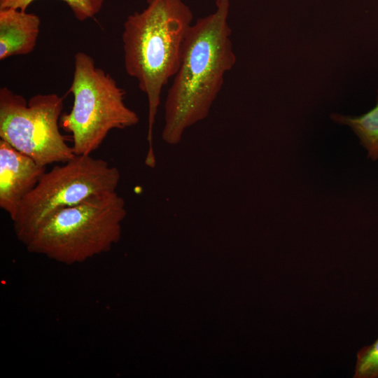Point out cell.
<instances>
[{
  "mask_svg": "<svg viewBox=\"0 0 378 378\" xmlns=\"http://www.w3.org/2000/svg\"><path fill=\"white\" fill-rule=\"evenodd\" d=\"M230 1L216 0L215 11L197 19L188 32L164 105L162 138L168 144H178L186 129L208 116L225 74L236 62Z\"/></svg>",
  "mask_w": 378,
  "mask_h": 378,
  "instance_id": "cell-1",
  "label": "cell"
},
{
  "mask_svg": "<svg viewBox=\"0 0 378 378\" xmlns=\"http://www.w3.org/2000/svg\"><path fill=\"white\" fill-rule=\"evenodd\" d=\"M192 13L183 0H147L141 12L130 15L122 41L126 73L137 80L148 104L145 164L155 166L153 129L162 89L176 74Z\"/></svg>",
  "mask_w": 378,
  "mask_h": 378,
  "instance_id": "cell-2",
  "label": "cell"
},
{
  "mask_svg": "<svg viewBox=\"0 0 378 378\" xmlns=\"http://www.w3.org/2000/svg\"><path fill=\"white\" fill-rule=\"evenodd\" d=\"M126 214L117 192L94 196L52 214L24 244L29 252L59 263H82L119 241Z\"/></svg>",
  "mask_w": 378,
  "mask_h": 378,
  "instance_id": "cell-3",
  "label": "cell"
},
{
  "mask_svg": "<svg viewBox=\"0 0 378 378\" xmlns=\"http://www.w3.org/2000/svg\"><path fill=\"white\" fill-rule=\"evenodd\" d=\"M69 91L74 97L73 106L69 113L61 115L59 125L71 134L75 155H91L110 131L139 122L137 113L125 103V91L84 52L75 54Z\"/></svg>",
  "mask_w": 378,
  "mask_h": 378,
  "instance_id": "cell-4",
  "label": "cell"
},
{
  "mask_svg": "<svg viewBox=\"0 0 378 378\" xmlns=\"http://www.w3.org/2000/svg\"><path fill=\"white\" fill-rule=\"evenodd\" d=\"M120 180L117 167L91 155H75L55 165L22 200L13 221L18 239L24 244L45 220L62 209L116 192Z\"/></svg>",
  "mask_w": 378,
  "mask_h": 378,
  "instance_id": "cell-5",
  "label": "cell"
},
{
  "mask_svg": "<svg viewBox=\"0 0 378 378\" xmlns=\"http://www.w3.org/2000/svg\"><path fill=\"white\" fill-rule=\"evenodd\" d=\"M63 99L37 94L27 101L7 87L0 89V139L41 166L64 163L75 156L59 131Z\"/></svg>",
  "mask_w": 378,
  "mask_h": 378,
  "instance_id": "cell-6",
  "label": "cell"
},
{
  "mask_svg": "<svg viewBox=\"0 0 378 378\" xmlns=\"http://www.w3.org/2000/svg\"><path fill=\"white\" fill-rule=\"evenodd\" d=\"M46 168L0 139V208L12 221L24 198L46 172Z\"/></svg>",
  "mask_w": 378,
  "mask_h": 378,
  "instance_id": "cell-7",
  "label": "cell"
},
{
  "mask_svg": "<svg viewBox=\"0 0 378 378\" xmlns=\"http://www.w3.org/2000/svg\"><path fill=\"white\" fill-rule=\"evenodd\" d=\"M40 18L14 8L0 9V59L31 52L37 43Z\"/></svg>",
  "mask_w": 378,
  "mask_h": 378,
  "instance_id": "cell-8",
  "label": "cell"
},
{
  "mask_svg": "<svg viewBox=\"0 0 378 378\" xmlns=\"http://www.w3.org/2000/svg\"><path fill=\"white\" fill-rule=\"evenodd\" d=\"M331 118L337 122L350 126L368 150V158L372 160L378 159V91L377 104L368 113L358 117L332 114Z\"/></svg>",
  "mask_w": 378,
  "mask_h": 378,
  "instance_id": "cell-9",
  "label": "cell"
},
{
  "mask_svg": "<svg viewBox=\"0 0 378 378\" xmlns=\"http://www.w3.org/2000/svg\"><path fill=\"white\" fill-rule=\"evenodd\" d=\"M35 0H0V9L14 8L27 11ZM66 3L79 21L94 17L102 9L104 0H61Z\"/></svg>",
  "mask_w": 378,
  "mask_h": 378,
  "instance_id": "cell-10",
  "label": "cell"
},
{
  "mask_svg": "<svg viewBox=\"0 0 378 378\" xmlns=\"http://www.w3.org/2000/svg\"><path fill=\"white\" fill-rule=\"evenodd\" d=\"M354 378H378V338L357 352Z\"/></svg>",
  "mask_w": 378,
  "mask_h": 378,
  "instance_id": "cell-11",
  "label": "cell"
}]
</instances>
